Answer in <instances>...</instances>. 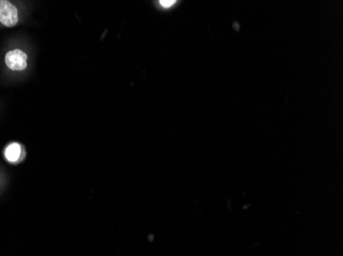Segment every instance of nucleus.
Returning a JSON list of instances; mask_svg holds the SVG:
<instances>
[{"label":"nucleus","instance_id":"1","mask_svg":"<svg viewBox=\"0 0 343 256\" xmlns=\"http://www.w3.org/2000/svg\"><path fill=\"white\" fill-rule=\"evenodd\" d=\"M19 21L16 7L7 0H0V23L5 27H13Z\"/></svg>","mask_w":343,"mask_h":256},{"label":"nucleus","instance_id":"2","mask_svg":"<svg viewBox=\"0 0 343 256\" xmlns=\"http://www.w3.org/2000/svg\"><path fill=\"white\" fill-rule=\"evenodd\" d=\"M5 64L12 71H23L27 68V54L20 49L10 50L5 54Z\"/></svg>","mask_w":343,"mask_h":256},{"label":"nucleus","instance_id":"3","mask_svg":"<svg viewBox=\"0 0 343 256\" xmlns=\"http://www.w3.org/2000/svg\"><path fill=\"white\" fill-rule=\"evenodd\" d=\"M22 154V147L16 142H12L5 149V158L9 162H16Z\"/></svg>","mask_w":343,"mask_h":256},{"label":"nucleus","instance_id":"4","mask_svg":"<svg viewBox=\"0 0 343 256\" xmlns=\"http://www.w3.org/2000/svg\"><path fill=\"white\" fill-rule=\"evenodd\" d=\"M175 3H176V1H173V0H170V1H167V0H166V1H165V0H161V1H159V4L161 6L166 7V8L173 6Z\"/></svg>","mask_w":343,"mask_h":256}]
</instances>
